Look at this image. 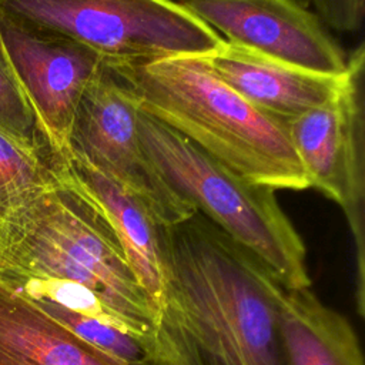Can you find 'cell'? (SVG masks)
I'll return each instance as SVG.
<instances>
[{"label":"cell","instance_id":"6da1fadb","mask_svg":"<svg viewBox=\"0 0 365 365\" xmlns=\"http://www.w3.org/2000/svg\"><path fill=\"white\" fill-rule=\"evenodd\" d=\"M164 287L145 365H287L285 288L267 265L195 211L163 225Z\"/></svg>","mask_w":365,"mask_h":365},{"label":"cell","instance_id":"4fadbf2b","mask_svg":"<svg viewBox=\"0 0 365 365\" xmlns=\"http://www.w3.org/2000/svg\"><path fill=\"white\" fill-rule=\"evenodd\" d=\"M279 334L287 365H364L359 338L348 318L309 288H285Z\"/></svg>","mask_w":365,"mask_h":365},{"label":"cell","instance_id":"8fae6325","mask_svg":"<svg viewBox=\"0 0 365 365\" xmlns=\"http://www.w3.org/2000/svg\"><path fill=\"white\" fill-rule=\"evenodd\" d=\"M53 163L56 173L91 201L107 220L155 314L164 287L163 225L140 198L84 160L66 154L54 157Z\"/></svg>","mask_w":365,"mask_h":365},{"label":"cell","instance_id":"9c48e42d","mask_svg":"<svg viewBox=\"0 0 365 365\" xmlns=\"http://www.w3.org/2000/svg\"><path fill=\"white\" fill-rule=\"evenodd\" d=\"M228 43L321 74L341 76L348 54L297 0H175Z\"/></svg>","mask_w":365,"mask_h":365},{"label":"cell","instance_id":"277c9868","mask_svg":"<svg viewBox=\"0 0 365 365\" xmlns=\"http://www.w3.org/2000/svg\"><path fill=\"white\" fill-rule=\"evenodd\" d=\"M138 138L165 182L195 211L262 261L287 289L309 288L305 244L277 201L137 107Z\"/></svg>","mask_w":365,"mask_h":365},{"label":"cell","instance_id":"ba28073f","mask_svg":"<svg viewBox=\"0 0 365 365\" xmlns=\"http://www.w3.org/2000/svg\"><path fill=\"white\" fill-rule=\"evenodd\" d=\"M0 41L53 157H63L77 107L107 61L83 44L0 13Z\"/></svg>","mask_w":365,"mask_h":365},{"label":"cell","instance_id":"e0dca14e","mask_svg":"<svg viewBox=\"0 0 365 365\" xmlns=\"http://www.w3.org/2000/svg\"><path fill=\"white\" fill-rule=\"evenodd\" d=\"M312 10L331 30L356 33L365 17V0H297Z\"/></svg>","mask_w":365,"mask_h":365},{"label":"cell","instance_id":"9a60e30c","mask_svg":"<svg viewBox=\"0 0 365 365\" xmlns=\"http://www.w3.org/2000/svg\"><path fill=\"white\" fill-rule=\"evenodd\" d=\"M31 299V298H30ZM43 311L71 329L76 335L96 348L113 355L128 365H145L147 352L141 338L124 327L94 315H86L68 308L33 299Z\"/></svg>","mask_w":365,"mask_h":365},{"label":"cell","instance_id":"8992f818","mask_svg":"<svg viewBox=\"0 0 365 365\" xmlns=\"http://www.w3.org/2000/svg\"><path fill=\"white\" fill-rule=\"evenodd\" d=\"M309 188L344 212L355 250V302L365 315V44L349 54L341 86L322 106L287 123Z\"/></svg>","mask_w":365,"mask_h":365},{"label":"cell","instance_id":"7a4b0ae2","mask_svg":"<svg viewBox=\"0 0 365 365\" xmlns=\"http://www.w3.org/2000/svg\"><path fill=\"white\" fill-rule=\"evenodd\" d=\"M108 66L141 111L232 173L272 190L309 188L287 123L235 93L202 56Z\"/></svg>","mask_w":365,"mask_h":365},{"label":"cell","instance_id":"2e32d148","mask_svg":"<svg viewBox=\"0 0 365 365\" xmlns=\"http://www.w3.org/2000/svg\"><path fill=\"white\" fill-rule=\"evenodd\" d=\"M0 133L31 151L51 155L34 111L0 41ZM53 157V155H51Z\"/></svg>","mask_w":365,"mask_h":365},{"label":"cell","instance_id":"5b68a950","mask_svg":"<svg viewBox=\"0 0 365 365\" xmlns=\"http://www.w3.org/2000/svg\"><path fill=\"white\" fill-rule=\"evenodd\" d=\"M0 13L68 37L107 64L205 56L224 41L175 0H0Z\"/></svg>","mask_w":365,"mask_h":365},{"label":"cell","instance_id":"5bb4252c","mask_svg":"<svg viewBox=\"0 0 365 365\" xmlns=\"http://www.w3.org/2000/svg\"><path fill=\"white\" fill-rule=\"evenodd\" d=\"M58 180L53 157L0 133V228Z\"/></svg>","mask_w":365,"mask_h":365},{"label":"cell","instance_id":"30bf717a","mask_svg":"<svg viewBox=\"0 0 365 365\" xmlns=\"http://www.w3.org/2000/svg\"><path fill=\"white\" fill-rule=\"evenodd\" d=\"M202 57L235 93L285 123L332 98L345 73H314L225 40Z\"/></svg>","mask_w":365,"mask_h":365},{"label":"cell","instance_id":"7c38bea8","mask_svg":"<svg viewBox=\"0 0 365 365\" xmlns=\"http://www.w3.org/2000/svg\"><path fill=\"white\" fill-rule=\"evenodd\" d=\"M0 365H128L0 281Z\"/></svg>","mask_w":365,"mask_h":365},{"label":"cell","instance_id":"3957f363","mask_svg":"<svg viewBox=\"0 0 365 365\" xmlns=\"http://www.w3.org/2000/svg\"><path fill=\"white\" fill-rule=\"evenodd\" d=\"M58 180L0 228V281L58 279L93 291L145 341L154 308L113 228L80 191Z\"/></svg>","mask_w":365,"mask_h":365},{"label":"cell","instance_id":"52a82bcc","mask_svg":"<svg viewBox=\"0 0 365 365\" xmlns=\"http://www.w3.org/2000/svg\"><path fill=\"white\" fill-rule=\"evenodd\" d=\"M135 113L131 93L106 64L77 107L66 154L84 160L128 190L161 225L177 224L195 210L165 182L145 153L137 134Z\"/></svg>","mask_w":365,"mask_h":365}]
</instances>
